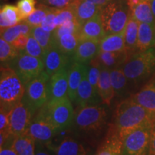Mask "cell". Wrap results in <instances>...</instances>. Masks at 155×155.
<instances>
[{
    "label": "cell",
    "instance_id": "cell-40",
    "mask_svg": "<svg viewBox=\"0 0 155 155\" xmlns=\"http://www.w3.org/2000/svg\"><path fill=\"white\" fill-rule=\"evenodd\" d=\"M35 0H19L17 7L22 20L28 18L35 9Z\"/></svg>",
    "mask_w": 155,
    "mask_h": 155
},
{
    "label": "cell",
    "instance_id": "cell-45",
    "mask_svg": "<svg viewBox=\"0 0 155 155\" xmlns=\"http://www.w3.org/2000/svg\"><path fill=\"white\" fill-rule=\"evenodd\" d=\"M148 155H155V124L152 126L151 130L150 150Z\"/></svg>",
    "mask_w": 155,
    "mask_h": 155
},
{
    "label": "cell",
    "instance_id": "cell-31",
    "mask_svg": "<svg viewBox=\"0 0 155 155\" xmlns=\"http://www.w3.org/2000/svg\"><path fill=\"white\" fill-rule=\"evenodd\" d=\"M32 29V27L26 22L18 23L14 26L2 31L1 38H2L4 40H5L9 43H12L19 36L22 35H30Z\"/></svg>",
    "mask_w": 155,
    "mask_h": 155
},
{
    "label": "cell",
    "instance_id": "cell-3",
    "mask_svg": "<svg viewBox=\"0 0 155 155\" xmlns=\"http://www.w3.org/2000/svg\"><path fill=\"white\" fill-rule=\"evenodd\" d=\"M131 15L130 7L126 0H113L103 7L101 19L106 35L124 32Z\"/></svg>",
    "mask_w": 155,
    "mask_h": 155
},
{
    "label": "cell",
    "instance_id": "cell-6",
    "mask_svg": "<svg viewBox=\"0 0 155 155\" xmlns=\"http://www.w3.org/2000/svg\"><path fill=\"white\" fill-rule=\"evenodd\" d=\"M107 111L104 106L88 105L80 108L75 117L77 127L85 131H97L106 123Z\"/></svg>",
    "mask_w": 155,
    "mask_h": 155
},
{
    "label": "cell",
    "instance_id": "cell-15",
    "mask_svg": "<svg viewBox=\"0 0 155 155\" xmlns=\"http://www.w3.org/2000/svg\"><path fill=\"white\" fill-rule=\"evenodd\" d=\"M106 35L101 19V14L81 25L78 34L80 40L86 39L99 42Z\"/></svg>",
    "mask_w": 155,
    "mask_h": 155
},
{
    "label": "cell",
    "instance_id": "cell-33",
    "mask_svg": "<svg viewBox=\"0 0 155 155\" xmlns=\"http://www.w3.org/2000/svg\"><path fill=\"white\" fill-rule=\"evenodd\" d=\"M112 86L116 96H120L124 93L127 86L128 79L122 68H116L111 69L110 72Z\"/></svg>",
    "mask_w": 155,
    "mask_h": 155
},
{
    "label": "cell",
    "instance_id": "cell-16",
    "mask_svg": "<svg viewBox=\"0 0 155 155\" xmlns=\"http://www.w3.org/2000/svg\"><path fill=\"white\" fill-rule=\"evenodd\" d=\"M131 98L147 109L155 119V81L147 83Z\"/></svg>",
    "mask_w": 155,
    "mask_h": 155
},
{
    "label": "cell",
    "instance_id": "cell-19",
    "mask_svg": "<svg viewBox=\"0 0 155 155\" xmlns=\"http://www.w3.org/2000/svg\"><path fill=\"white\" fill-rule=\"evenodd\" d=\"M98 97H99L98 94L95 91L94 88L91 85L87 77L86 72L78 88L75 101L79 107L82 108L88 105H95L98 101Z\"/></svg>",
    "mask_w": 155,
    "mask_h": 155
},
{
    "label": "cell",
    "instance_id": "cell-34",
    "mask_svg": "<svg viewBox=\"0 0 155 155\" xmlns=\"http://www.w3.org/2000/svg\"><path fill=\"white\" fill-rule=\"evenodd\" d=\"M52 7H48L40 3L38 8L35 9V11L30 15H29L28 18L25 19V21L28 24L30 25L32 28L37 26H40L42 21L47 16L49 12L51 10Z\"/></svg>",
    "mask_w": 155,
    "mask_h": 155
},
{
    "label": "cell",
    "instance_id": "cell-8",
    "mask_svg": "<svg viewBox=\"0 0 155 155\" xmlns=\"http://www.w3.org/2000/svg\"><path fill=\"white\" fill-rule=\"evenodd\" d=\"M14 69L20 78L25 86L38 77L45 71L43 60L20 52L19 55L13 60Z\"/></svg>",
    "mask_w": 155,
    "mask_h": 155
},
{
    "label": "cell",
    "instance_id": "cell-18",
    "mask_svg": "<svg viewBox=\"0 0 155 155\" xmlns=\"http://www.w3.org/2000/svg\"><path fill=\"white\" fill-rule=\"evenodd\" d=\"M87 71L86 65L77 62H74L68 68V98L71 101H75L78 88Z\"/></svg>",
    "mask_w": 155,
    "mask_h": 155
},
{
    "label": "cell",
    "instance_id": "cell-4",
    "mask_svg": "<svg viewBox=\"0 0 155 155\" xmlns=\"http://www.w3.org/2000/svg\"><path fill=\"white\" fill-rule=\"evenodd\" d=\"M128 81L139 82L155 70V48L137 51L130 55L122 67Z\"/></svg>",
    "mask_w": 155,
    "mask_h": 155
},
{
    "label": "cell",
    "instance_id": "cell-26",
    "mask_svg": "<svg viewBox=\"0 0 155 155\" xmlns=\"http://www.w3.org/2000/svg\"><path fill=\"white\" fill-rule=\"evenodd\" d=\"M22 21L17 6L6 5L0 11V28L2 31L18 24Z\"/></svg>",
    "mask_w": 155,
    "mask_h": 155
},
{
    "label": "cell",
    "instance_id": "cell-5",
    "mask_svg": "<svg viewBox=\"0 0 155 155\" xmlns=\"http://www.w3.org/2000/svg\"><path fill=\"white\" fill-rule=\"evenodd\" d=\"M50 78V75L44 71L38 77L25 86V92L22 101L33 114L49 101Z\"/></svg>",
    "mask_w": 155,
    "mask_h": 155
},
{
    "label": "cell",
    "instance_id": "cell-20",
    "mask_svg": "<svg viewBox=\"0 0 155 155\" xmlns=\"http://www.w3.org/2000/svg\"><path fill=\"white\" fill-rule=\"evenodd\" d=\"M76 20L83 25L97 15L101 14L102 8L86 0H77L72 5Z\"/></svg>",
    "mask_w": 155,
    "mask_h": 155
},
{
    "label": "cell",
    "instance_id": "cell-50",
    "mask_svg": "<svg viewBox=\"0 0 155 155\" xmlns=\"http://www.w3.org/2000/svg\"><path fill=\"white\" fill-rule=\"evenodd\" d=\"M154 48H155V39H154Z\"/></svg>",
    "mask_w": 155,
    "mask_h": 155
},
{
    "label": "cell",
    "instance_id": "cell-44",
    "mask_svg": "<svg viewBox=\"0 0 155 155\" xmlns=\"http://www.w3.org/2000/svg\"><path fill=\"white\" fill-rule=\"evenodd\" d=\"M29 36L30 35H22L19 36L12 44L17 50H20V51H23V50H25L27 43H28Z\"/></svg>",
    "mask_w": 155,
    "mask_h": 155
},
{
    "label": "cell",
    "instance_id": "cell-25",
    "mask_svg": "<svg viewBox=\"0 0 155 155\" xmlns=\"http://www.w3.org/2000/svg\"><path fill=\"white\" fill-rule=\"evenodd\" d=\"M100 51L115 53L126 51L124 32L106 35L100 41Z\"/></svg>",
    "mask_w": 155,
    "mask_h": 155
},
{
    "label": "cell",
    "instance_id": "cell-27",
    "mask_svg": "<svg viewBox=\"0 0 155 155\" xmlns=\"http://www.w3.org/2000/svg\"><path fill=\"white\" fill-rule=\"evenodd\" d=\"M53 150L55 155H87L83 145L70 137L64 139Z\"/></svg>",
    "mask_w": 155,
    "mask_h": 155
},
{
    "label": "cell",
    "instance_id": "cell-48",
    "mask_svg": "<svg viewBox=\"0 0 155 155\" xmlns=\"http://www.w3.org/2000/svg\"><path fill=\"white\" fill-rule=\"evenodd\" d=\"M35 155H50V154L47 152H45V151L38 149V150H35Z\"/></svg>",
    "mask_w": 155,
    "mask_h": 155
},
{
    "label": "cell",
    "instance_id": "cell-12",
    "mask_svg": "<svg viewBox=\"0 0 155 155\" xmlns=\"http://www.w3.org/2000/svg\"><path fill=\"white\" fill-rule=\"evenodd\" d=\"M71 57L67 55L58 48L56 45L46 50L43 57L45 71L52 76L61 70L67 68Z\"/></svg>",
    "mask_w": 155,
    "mask_h": 155
},
{
    "label": "cell",
    "instance_id": "cell-17",
    "mask_svg": "<svg viewBox=\"0 0 155 155\" xmlns=\"http://www.w3.org/2000/svg\"><path fill=\"white\" fill-rule=\"evenodd\" d=\"M124 140L120 138L111 125L105 140L95 155H121Z\"/></svg>",
    "mask_w": 155,
    "mask_h": 155
},
{
    "label": "cell",
    "instance_id": "cell-30",
    "mask_svg": "<svg viewBox=\"0 0 155 155\" xmlns=\"http://www.w3.org/2000/svg\"><path fill=\"white\" fill-rule=\"evenodd\" d=\"M80 38L78 34H65L59 38L55 39V44L56 46L66 54L67 55L73 56L76 50Z\"/></svg>",
    "mask_w": 155,
    "mask_h": 155
},
{
    "label": "cell",
    "instance_id": "cell-41",
    "mask_svg": "<svg viewBox=\"0 0 155 155\" xmlns=\"http://www.w3.org/2000/svg\"><path fill=\"white\" fill-rule=\"evenodd\" d=\"M58 11V9L53 8L52 7L51 10L49 12V13L47 15V16L45 17V18L44 19V20L42 21V24L40 26L44 29L45 30L48 31V32H53L55 31V30L57 28L56 25L54 22V19H55V15L57 14Z\"/></svg>",
    "mask_w": 155,
    "mask_h": 155
},
{
    "label": "cell",
    "instance_id": "cell-9",
    "mask_svg": "<svg viewBox=\"0 0 155 155\" xmlns=\"http://www.w3.org/2000/svg\"><path fill=\"white\" fill-rule=\"evenodd\" d=\"M152 126L139 128L128 134L121 155H148Z\"/></svg>",
    "mask_w": 155,
    "mask_h": 155
},
{
    "label": "cell",
    "instance_id": "cell-22",
    "mask_svg": "<svg viewBox=\"0 0 155 155\" xmlns=\"http://www.w3.org/2000/svg\"><path fill=\"white\" fill-rule=\"evenodd\" d=\"M96 58L101 68L111 70L124 65L129 58V55L126 51L118 53L100 51Z\"/></svg>",
    "mask_w": 155,
    "mask_h": 155
},
{
    "label": "cell",
    "instance_id": "cell-21",
    "mask_svg": "<svg viewBox=\"0 0 155 155\" xmlns=\"http://www.w3.org/2000/svg\"><path fill=\"white\" fill-rule=\"evenodd\" d=\"M110 72V69L101 68V72L98 84V94L100 99L103 104L108 106L111 105L112 100L116 96L111 83Z\"/></svg>",
    "mask_w": 155,
    "mask_h": 155
},
{
    "label": "cell",
    "instance_id": "cell-11",
    "mask_svg": "<svg viewBox=\"0 0 155 155\" xmlns=\"http://www.w3.org/2000/svg\"><path fill=\"white\" fill-rule=\"evenodd\" d=\"M33 113L23 101L9 111V131L12 137L26 134L32 120Z\"/></svg>",
    "mask_w": 155,
    "mask_h": 155
},
{
    "label": "cell",
    "instance_id": "cell-46",
    "mask_svg": "<svg viewBox=\"0 0 155 155\" xmlns=\"http://www.w3.org/2000/svg\"><path fill=\"white\" fill-rule=\"evenodd\" d=\"M0 155H18L17 153L12 148L11 146L9 147H3L2 148H0Z\"/></svg>",
    "mask_w": 155,
    "mask_h": 155
},
{
    "label": "cell",
    "instance_id": "cell-2",
    "mask_svg": "<svg viewBox=\"0 0 155 155\" xmlns=\"http://www.w3.org/2000/svg\"><path fill=\"white\" fill-rule=\"evenodd\" d=\"M25 86L13 68L2 65L0 70V104L1 109L9 111L22 101Z\"/></svg>",
    "mask_w": 155,
    "mask_h": 155
},
{
    "label": "cell",
    "instance_id": "cell-23",
    "mask_svg": "<svg viewBox=\"0 0 155 155\" xmlns=\"http://www.w3.org/2000/svg\"><path fill=\"white\" fill-rule=\"evenodd\" d=\"M155 24L139 23L137 40V50L144 51L154 47Z\"/></svg>",
    "mask_w": 155,
    "mask_h": 155
},
{
    "label": "cell",
    "instance_id": "cell-39",
    "mask_svg": "<svg viewBox=\"0 0 155 155\" xmlns=\"http://www.w3.org/2000/svg\"><path fill=\"white\" fill-rule=\"evenodd\" d=\"M24 51L28 55L35 58H41V59H43L45 53L41 45L31 35L29 36L28 43Z\"/></svg>",
    "mask_w": 155,
    "mask_h": 155
},
{
    "label": "cell",
    "instance_id": "cell-37",
    "mask_svg": "<svg viewBox=\"0 0 155 155\" xmlns=\"http://www.w3.org/2000/svg\"><path fill=\"white\" fill-rule=\"evenodd\" d=\"M81 24L77 20L70 21L58 26L53 32L54 39L59 38L65 34H79Z\"/></svg>",
    "mask_w": 155,
    "mask_h": 155
},
{
    "label": "cell",
    "instance_id": "cell-35",
    "mask_svg": "<svg viewBox=\"0 0 155 155\" xmlns=\"http://www.w3.org/2000/svg\"><path fill=\"white\" fill-rule=\"evenodd\" d=\"M20 50H17L12 43L7 42L2 38H0V61L5 63L13 61L20 53Z\"/></svg>",
    "mask_w": 155,
    "mask_h": 155
},
{
    "label": "cell",
    "instance_id": "cell-36",
    "mask_svg": "<svg viewBox=\"0 0 155 155\" xmlns=\"http://www.w3.org/2000/svg\"><path fill=\"white\" fill-rule=\"evenodd\" d=\"M101 72V66L98 63L96 58H95L89 63L87 71V77L95 91L98 93V84L99 81Z\"/></svg>",
    "mask_w": 155,
    "mask_h": 155
},
{
    "label": "cell",
    "instance_id": "cell-10",
    "mask_svg": "<svg viewBox=\"0 0 155 155\" xmlns=\"http://www.w3.org/2000/svg\"><path fill=\"white\" fill-rule=\"evenodd\" d=\"M59 130L50 121L43 106L31 121L26 134L40 143L49 142Z\"/></svg>",
    "mask_w": 155,
    "mask_h": 155
},
{
    "label": "cell",
    "instance_id": "cell-32",
    "mask_svg": "<svg viewBox=\"0 0 155 155\" xmlns=\"http://www.w3.org/2000/svg\"><path fill=\"white\" fill-rule=\"evenodd\" d=\"M30 35L39 42V44L44 49L45 52L51 48L53 45H55L53 32H48L45 30L41 26L32 28Z\"/></svg>",
    "mask_w": 155,
    "mask_h": 155
},
{
    "label": "cell",
    "instance_id": "cell-42",
    "mask_svg": "<svg viewBox=\"0 0 155 155\" xmlns=\"http://www.w3.org/2000/svg\"><path fill=\"white\" fill-rule=\"evenodd\" d=\"M77 0H40L41 4L58 9L70 7Z\"/></svg>",
    "mask_w": 155,
    "mask_h": 155
},
{
    "label": "cell",
    "instance_id": "cell-7",
    "mask_svg": "<svg viewBox=\"0 0 155 155\" xmlns=\"http://www.w3.org/2000/svg\"><path fill=\"white\" fill-rule=\"evenodd\" d=\"M43 107L50 120L59 131L70 127L73 122L74 111L68 97L50 100Z\"/></svg>",
    "mask_w": 155,
    "mask_h": 155
},
{
    "label": "cell",
    "instance_id": "cell-28",
    "mask_svg": "<svg viewBox=\"0 0 155 155\" xmlns=\"http://www.w3.org/2000/svg\"><path fill=\"white\" fill-rule=\"evenodd\" d=\"M10 146L18 155L35 154V140L28 134L13 137Z\"/></svg>",
    "mask_w": 155,
    "mask_h": 155
},
{
    "label": "cell",
    "instance_id": "cell-47",
    "mask_svg": "<svg viewBox=\"0 0 155 155\" xmlns=\"http://www.w3.org/2000/svg\"><path fill=\"white\" fill-rule=\"evenodd\" d=\"M86 1L91 2L94 3L97 6H98V7H100L101 8H103V7H105V6L107 5L108 3H110L113 0H86Z\"/></svg>",
    "mask_w": 155,
    "mask_h": 155
},
{
    "label": "cell",
    "instance_id": "cell-24",
    "mask_svg": "<svg viewBox=\"0 0 155 155\" xmlns=\"http://www.w3.org/2000/svg\"><path fill=\"white\" fill-rule=\"evenodd\" d=\"M139 22L131 16L128 21L124 30V41L126 51L129 57L137 52V40Z\"/></svg>",
    "mask_w": 155,
    "mask_h": 155
},
{
    "label": "cell",
    "instance_id": "cell-29",
    "mask_svg": "<svg viewBox=\"0 0 155 155\" xmlns=\"http://www.w3.org/2000/svg\"><path fill=\"white\" fill-rule=\"evenodd\" d=\"M131 16L139 23L155 24V19L153 15L151 0H142L138 5L131 9Z\"/></svg>",
    "mask_w": 155,
    "mask_h": 155
},
{
    "label": "cell",
    "instance_id": "cell-13",
    "mask_svg": "<svg viewBox=\"0 0 155 155\" xmlns=\"http://www.w3.org/2000/svg\"><path fill=\"white\" fill-rule=\"evenodd\" d=\"M66 97H68V68H65L50 76L49 101Z\"/></svg>",
    "mask_w": 155,
    "mask_h": 155
},
{
    "label": "cell",
    "instance_id": "cell-14",
    "mask_svg": "<svg viewBox=\"0 0 155 155\" xmlns=\"http://www.w3.org/2000/svg\"><path fill=\"white\" fill-rule=\"evenodd\" d=\"M100 42L92 40H80L73 56V61L86 65L99 53Z\"/></svg>",
    "mask_w": 155,
    "mask_h": 155
},
{
    "label": "cell",
    "instance_id": "cell-38",
    "mask_svg": "<svg viewBox=\"0 0 155 155\" xmlns=\"http://www.w3.org/2000/svg\"><path fill=\"white\" fill-rule=\"evenodd\" d=\"M76 20L75 15V11L72 5L65 8L58 9L57 14L55 15L54 22L56 27L64 24V23L70 22V21Z\"/></svg>",
    "mask_w": 155,
    "mask_h": 155
},
{
    "label": "cell",
    "instance_id": "cell-49",
    "mask_svg": "<svg viewBox=\"0 0 155 155\" xmlns=\"http://www.w3.org/2000/svg\"><path fill=\"white\" fill-rule=\"evenodd\" d=\"M151 6H152V12L155 19V0H151Z\"/></svg>",
    "mask_w": 155,
    "mask_h": 155
},
{
    "label": "cell",
    "instance_id": "cell-43",
    "mask_svg": "<svg viewBox=\"0 0 155 155\" xmlns=\"http://www.w3.org/2000/svg\"><path fill=\"white\" fill-rule=\"evenodd\" d=\"M9 111L0 108V132L9 131Z\"/></svg>",
    "mask_w": 155,
    "mask_h": 155
},
{
    "label": "cell",
    "instance_id": "cell-1",
    "mask_svg": "<svg viewBox=\"0 0 155 155\" xmlns=\"http://www.w3.org/2000/svg\"><path fill=\"white\" fill-rule=\"evenodd\" d=\"M154 124L155 119L152 114L130 98L122 101L116 106L114 122L111 127L124 141L126 137L132 131Z\"/></svg>",
    "mask_w": 155,
    "mask_h": 155
}]
</instances>
